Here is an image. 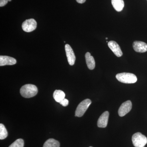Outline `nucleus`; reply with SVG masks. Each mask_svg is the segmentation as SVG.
Segmentation results:
<instances>
[{"mask_svg":"<svg viewBox=\"0 0 147 147\" xmlns=\"http://www.w3.org/2000/svg\"><path fill=\"white\" fill-rule=\"evenodd\" d=\"M38 91V90L36 86L32 84H26L21 87L20 94L23 97L30 98L36 95Z\"/></svg>","mask_w":147,"mask_h":147,"instance_id":"obj_1","label":"nucleus"},{"mask_svg":"<svg viewBox=\"0 0 147 147\" xmlns=\"http://www.w3.org/2000/svg\"><path fill=\"white\" fill-rule=\"evenodd\" d=\"M116 77L119 82L124 84H134L137 80L136 75L133 74L126 72L118 74L116 75Z\"/></svg>","mask_w":147,"mask_h":147,"instance_id":"obj_2","label":"nucleus"},{"mask_svg":"<svg viewBox=\"0 0 147 147\" xmlns=\"http://www.w3.org/2000/svg\"><path fill=\"white\" fill-rule=\"evenodd\" d=\"M132 142L135 147H144L147 144V138L140 132H137L132 136Z\"/></svg>","mask_w":147,"mask_h":147,"instance_id":"obj_3","label":"nucleus"},{"mask_svg":"<svg viewBox=\"0 0 147 147\" xmlns=\"http://www.w3.org/2000/svg\"><path fill=\"white\" fill-rule=\"evenodd\" d=\"M91 103V100L90 99H85L80 102L75 111V117H80L84 115Z\"/></svg>","mask_w":147,"mask_h":147,"instance_id":"obj_4","label":"nucleus"},{"mask_svg":"<svg viewBox=\"0 0 147 147\" xmlns=\"http://www.w3.org/2000/svg\"><path fill=\"white\" fill-rule=\"evenodd\" d=\"M37 27L36 21L33 18L27 19L23 22L22 28L24 31L30 32L33 31Z\"/></svg>","mask_w":147,"mask_h":147,"instance_id":"obj_5","label":"nucleus"},{"mask_svg":"<svg viewBox=\"0 0 147 147\" xmlns=\"http://www.w3.org/2000/svg\"><path fill=\"white\" fill-rule=\"evenodd\" d=\"M132 108V103L130 100H127L122 104L118 110L120 117H122L129 113Z\"/></svg>","mask_w":147,"mask_h":147,"instance_id":"obj_6","label":"nucleus"},{"mask_svg":"<svg viewBox=\"0 0 147 147\" xmlns=\"http://www.w3.org/2000/svg\"><path fill=\"white\" fill-rule=\"evenodd\" d=\"M65 50L69 64V65H73L75 63L76 57L73 50L69 44H66Z\"/></svg>","mask_w":147,"mask_h":147,"instance_id":"obj_7","label":"nucleus"},{"mask_svg":"<svg viewBox=\"0 0 147 147\" xmlns=\"http://www.w3.org/2000/svg\"><path fill=\"white\" fill-rule=\"evenodd\" d=\"M109 117V113L108 111H105L102 113L98 120V127L101 128L106 127L108 125Z\"/></svg>","mask_w":147,"mask_h":147,"instance_id":"obj_8","label":"nucleus"},{"mask_svg":"<svg viewBox=\"0 0 147 147\" xmlns=\"http://www.w3.org/2000/svg\"><path fill=\"white\" fill-rule=\"evenodd\" d=\"M108 46L109 48L117 57H121L122 56L123 53L121 50L119 45L115 41H110L108 42Z\"/></svg>","mask_w":147,"mask_h":147,"instance_id":"obj_9","label":"nucleus"},{"mask_svg":"<svg viewBox=\"0 0 147 147\" xmlns=\"http://www.w3.org/2000/svg\"><path fill=\"white\" fill-rule=\"evenodd\" d=\"M133 47L134 51L137 53H144L147 51V44L142 41H134Z\"/></svg>","mask_w":147,"mask_h":147,"instance_id":"obj_10","label":"nucleus"},{"mask_svg":"<svg viewBox=\"0 0 147 147\" xmlns=\"http://www.w3.org/2000/svg\"><path fill=\"white\" fill-rule=\"evenodd\" d=\"M16 63V60L14 58L7 56H0V66L13 65Z\"/></svg>","mask_w":147,"mask_h":147,"instance_id":"obj_11","label":"nucleus"},{"mask_svg":"<svg viewBox=\"0 0 147 147\" xmlns=\"http://www.w3.org/2000/svg\"><path fill=\"white\" fill-rule=\"evenodd\" d=\"M86 62L87 66L88 68L90 70L94 69L95 67V62L94 59L92 56L91 55L90 53L88 52L85 55Z\"/></svg>","mask_w":147,"mask_h":147,"instance_id":"obj_12","label":"nucleus"},{"mask_svg":"<svg viewBox=\"0 0 147 147\" xmlns=\"http://www.w3.org/2000/svg\"><path fill=\"white\" fill-rule=\"evenodd\" d=\"M111 2L113 7L118 12L121 11L124 7L123 0H111Z\"/></svg>","mask_w":147,"mask_h":147,"instance_id":"obj_13","label":"nucleus"},{"mask_svg":"<svg viewBox=\"0 0 147 147\" xmlns=\"http://www.w3.org/2000/svg\"><path fill=\"white\" fill-rule=\"evenodd\" d=\"M65 97V94L63 91L61 90H56L53 94V97L56 102H61Z\"/></svg>","mask_w":147,"mask_h":147,"instance_id":"obj_14","label":"nucleus"},{"mask_svg":"<svg viewBox=\"0 0 147 147\" xmlns=\"http://www.w3.org/2000/svg\"><path fill=\"white\" fill-rule=\"evenodd\" d=\"M59 142L53 139L47 140L43 145V147H59Z\"/></svg>","mask_w":147,"mask_h":147,"instance_id":"obj_15","label":"nucleus"},{"mask_svg":"<svg viewBox=\"0 0 147 147\" xmlns=\"http://www.w3.org/2000/svg\"><path fill=\"white\" fill-rule=\"evenodd\" d=\"M8 136V132L5 126L3 124H0V139H5Z\"/></svg>","mask_w":147,"mask_h":147,"instance_id":"obj_16","label":"nucleus"},{"mask_svg":"<svg viewBox=\"0 0 147 147\" xmlns=\"http://www.w3.org/2000/svg\"><path fill=\"white\" fill-rule=\"evenodd\" d=\"M24 142L23 139H17L9 147H24Z\"/></svg>","mask_w":147,"mask_h":147,"instance_id":"obj_17","label":"nucleus"},{"mask_svg":"<svg viewBox=\"0 0 147 147\" xmlns=\"http://www.w3.org/2000/svg\"><path fill=\"white\" fill-rule=\"evenodd\" d=\"M60 104L61 105L64 106V107H66V106H67L69 104V101L67 99H66L65 98L64 99H63L62 101H61L59 102Z\"/></svg>","mask_w":147,"mask_h":147,"instance_id":"obj_18","label":"nucleus"},{"mask_svg":"<svg viewBox=\"0 0 147 147\" xmlns=\"http://www.w3.org/2000/svg\"><path fill=\"white\" fill-rule=\"evenodd\" d=\"M11 0H0V7L4 6L9 1H11Z\"/></svg>","mask_w":147,"mask_h":147,"instance_id":"obj_19","label":"nucleus"},{"mask_svg":"<svg viewBox=\"0 0 147 147\" xmlns=\"http://www.w3.org/2000/svg\"><path fill=\"white\" fill-rule=\"evenodd\" d=\"M76 2L79 3H84L86 2V0H76Z\"/></svg>","mask_w":147,"mask_h":147,"instance_id":"obj_20","label":"nucleus"},{"mask_svg":"<svg viewBox=\"0 0 147 147\" xmlns=\"http://www.w3.org/2000/svg\"><path fill=\"white\" fill-rule=\"evenodd\" d=\"M105 39H106V40H107V39H108V38L106 37V38H105Z\"/></svg>","mask_w":147,"mask_h":147,"instance_id":"obj_21","label":"nucleus"},{"mask_svg":"<svg viewBox=\"0 0 147 147\" xmlns=\"http://www.w3.org/2000/svg\"><path fill=\"white\" fill-rule=\"evenodd\" d=\"M92 147L90 146V147Z\"/></svg>","mask_w":147,"mask_h":147,"instance_id":"obj_22","label":"nucleus"}]
</instances>
